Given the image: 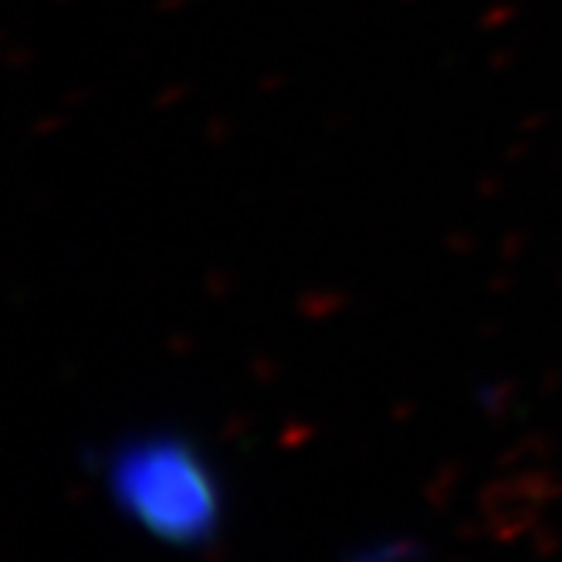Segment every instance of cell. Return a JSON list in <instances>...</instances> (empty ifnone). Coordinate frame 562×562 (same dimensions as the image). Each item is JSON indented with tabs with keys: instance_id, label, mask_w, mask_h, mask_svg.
<instances>
[{
	"instance_id": "1",
	"label": "cell",
	"mask_w": 562,
	"mask_h": 562,
	"mask_svg": "<svg viewBox=\"0 0 562 562\" xmlns=\"http://www.w3.org/2000/svg\"><path fill=\"white\" fill-rule=\"evenodd\" d=\"M89 471L112 515L167 552H207L227 529V477L204 440L177 424L112 434Z\"/></svg>"
},
{
	"instance_id": "2",
	"label": "cell",
	"mask_w": 562,
	"mask_h": 562,
	"mask_svg": "<svg viewBox=\"0 0 562 562\" xmlns=\"http://www.w3.org/2000/svg\"><path fill=\"white\" fill-rule=\"evenodd\" d=\"M414 555H417V549H414L411 539L383 536V539H373L370 546L352 549L342 562H411Z\"/></svg>"
}]
</instances>
